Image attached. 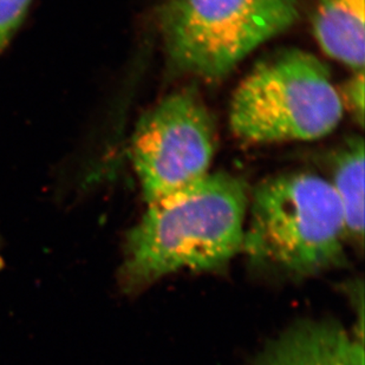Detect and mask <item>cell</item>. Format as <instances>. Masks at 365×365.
<instances>
[{
  "mask_svg": "<svg viewBox=\"0 0 365 365\" xmlns=\"http://www.w3.org/2000/svg\"><path fill=\"white\" fill-rule=\"evenodd\" d=\"M298 17L296 0H167L160 24L173 64L213 80Z\"/></svg>",
  "mask_w": 365,
  "mask_h": 365,
  "instance_id": "4",
  "label": "cell"
},
{
  "mask_svg": "<svg viewBox=\"0 0 365 365\" xmlns=\"http://www.w3.org/2000/svg\"><path fill=\"white\" fill-rule=\"evenodd\" d=\"M341 116L343 100L324 63L291 48L248 73L235 90L230 124L245 141H311L330 134Z\"/></svg>",
  "mask_w": 365,
  "mask_h": 365,
  "instance_id": "3",
  "label": "cell"
},
{
  "mask_svg": "<svg viewBox=\"0 0 365 365\" xmlns=\"http://www.w3.org/2000/svg\"><path fill=\"white\" fill-rule=\"evenodd\" d=\"M365 0H318L314 32L323 51L364 71Z\"/></svg>",
  "mask_w": 365,
  "mask_h": 365,
  "instance_id": "7",
  "label": "cell"
},
{
  "mask_svg": "<svg viewBox=\"0 0 365 365\" xmlns=\"http://www.w3.org/2000/svg\"><path fill=\"white\" fill-rule=\"evenodd\" d=\"M130 153L143 197L153 202L208 174L212 118L194 93H173L138 122Z\"/></svg>",
  "mask_w": 365,
  "mask_h": 365,
  "instance_id": "5",
  "label": "cell"
},
{
  "mask_svg": "<svg viewBox=\"0 0 365 365\" xmlns=\"http://www.w3.org/2000/svg\"><path fill=\"white\" fill-rule=\"evenodd\" d=\"M1 248H3V240L0 238V253H1Z\"/></svg>",
  "mask_w": 365,
  "mask_h": 365,
  "instance_id": "11",
  "label": "cell"
},
{
  "mask_svg": "<svg viewBox=\"0 0 365 365\" xmlns=\"http://www.w3.org/2000/svg\"><path fill=\"white\" fill-rule=\"evenodd\" d=\"M242 250L294 274L337 265L344 257V214L330 181L309 173L265 180L252 199Z\"/></svg>",
  "mask_w": 365,
  "mask_h": 365,
  "instance_id": "2",
  "label": "cell"
},
{
  "mask_svg": "<svg viewBox=\"0 0 365 365\" xmlns=\"http://www.w3.org/2000/svg\"><path fill=\"white\" fill-rule=\"evenodd\" d=\"M255 365H364V350L337 324L307 323L273 341Z\"/></svg>",
  "mask_w": 365,
  "mask_h": 365,
  "instance_id": "6",
  "label": "cell"
},
{
  "mask_svg": "<svg viewBox=\"0 0 365 365\" xmlns=\"http://www.w3.org/2000/svg\"><path fill=\"white\" fill-rule=\"evenodd\" d=\"M346 100L352 111L359 115V123L363 122L364 111V71L356 73V76L346 84Z\"/></svg>",
  "mask_w": 365,
  "mask_h": 365,
  "instance_id": "10",
  "label": "cell"
},
{
  "mask_svg": "<svg viewBox=\"0 0 365 365\" xmlns=\"http://www.w3.org/2000/svg\"><path fill=\"white\" fill-rule=\"evenodd\" d=\"M334 186L344 214L345 237L362 247L364 235V143L356 138L338 156Z\"/></svg>",
  "mask_w": 365,
  "mask_h": 365,
  "instance_id": "8",
  "label": "cell"
},
{
  "mask_svg": "<svg viewBox=\"0 0 365 365\" xmlns=\"http://www.w3.org/2000/svg\"><path fill=\"white\" fill-rule=\"evenodd\" d=\"M247 205L245 183L222 172L148 203L127 237L122 284L138 289L176 271L230 262L242 250Z\"/></svg>",
  "mask_w": 365,
  "mask_h": 365,
  "instance_id": "1",
  "label": "cell"
},
{
  "mask_svg": "<svg viewBox=\"0 0 365 365\" xmlns=\"http://www.w3.org/2000/svg\"><path fill=\"white\" fill-rule=\"evenodd\" d=\"M31 3L32 0H0V51L21 26Z\"/></svg>",
  "mask_w": 365,
  "mask_h": 365,
  "instance_id": "9",
  "label": "cell"
}]
</instances>
